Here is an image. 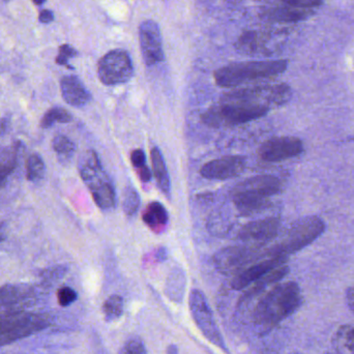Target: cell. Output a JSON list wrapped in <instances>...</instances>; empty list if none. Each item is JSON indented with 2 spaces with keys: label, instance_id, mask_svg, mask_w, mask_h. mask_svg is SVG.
<instances>
[{
  "label": "cell",
  "instance_id": "17",
  "mask_svg": "<svg viewBox=\"0 0 354 354\" xmlns=\"http://www.w3.org/2000/svg\"><path fill=\"white\" fill-rule=\"evenodd\" d=\"M287 260H288V257H285V256L263 258V259L255 262V263L252 264L249 268L234 276L232 282H231V286L235 290H243V289L248 288L250 285L259 280L264 274L272 272V270L279 268V266L286 264Z\"/></svg>",
  "mask_w": 354,
  "mask_h": 354
},
{
  "label": "cell",
  "instance_id": "27",
  "mask_svg": "<svg viewBox=\"0 0 354 354\" xmlns=\"http://www.w3.org/2000/svg\"><path fill=\"white\" fill-rule=\"evenodd\" d=\"M124 299L120 295H111L103 305L104 317L106 322H114L122 315Z\"/></svg>",
  "mask_w": 354,
  "mask_h": 354
},
{
  "label": "cell",
  "instance_id": "37",
  "mask_svg": "<svg viewBox=\"0 0 354 354\" xmlns=\"http://www.w3.org/2000/svg\"><path fill=\"white\" fill-rule=\"evenodd\" d=\"M137 174H138L139 178H140L143 183H149L151 179V176H153L147 166H145V167L140 168V169H137Z\"/></svg>",
  "mask_w": 354,
  "mask_h": 354
},
{
  "label": "cell",
  "instance_id": "36",
  "mask_svg": "<svg viewBox=\"0 0 354 354\" xmlns=\"http://www.w3.org/2000/svg\"><path fill=\"white\" fill-rule=\"evenodd\" d=\"M39 22L43 23V24H49L52 21L54 20V14L52 10H43L41 12H39Z\"/></svg>",
  "mask_w": 354,
  "mask_h": 354
},
{
  "label": "cell",
  "instance_id": "45",
  "mask_svg": "<svg viewBox=\"0 0 354 354\" xmlns=\"http://www.w3.org/2000/svg\"><path fill=\"white\" fill-rule=\"evenodd\" d=\"M324 354H330V353H324Z\"/></svg>",
  "mask_w": 354,
  "mask_h": 354
},
{
  "label": "cell",
  "instance_id": "32",
  "mask_svg": "<svg viewBox=\"0 0 354 354\" xmlns=\"http://www.w3.org/2000/svg\"><path fill=\"white\" fill-rule=\"evenodd\" d=\"M77 55V51L72 46L64 44L60 46L59 52H58L57 57H56V64L59 66H66L68 68H73L70 66V59L74 58Z\"/></svg>",
  "mask_w": 354,
  "mask_h": 354
},
{
  "label": "cell",
  "instance_id": "11",
  "mask_svg": "<svg viewBox=\"0 0 354 354\" xmlns=\"http://www.w3.org/2000/svg\"><path fill=\"white\" fill-rule=\"evenodd\" d=\"M282 189V183L278 177L258 176L250 177L237 183L232 191L231 198L237 199L270 200Z\"/></svg>",
  "mask_w": 354,
  "mask_h": 354
},
{
  "label": "cell",
  "instance_id": "21",
  "mask_svg": "<svg viewBox=\"0 0 354 354\" xmlns=\"http://www.w3.org/2000/svg\"><path fill=\"white\" fill-rule=\"evenodd\" d=\"M143 222L151 230L160 232L162 229L167 226L169 221V214L163 204L158 201H153L147 204L142 214Z\"/></svg>",
  "mask_w": 354,
  "mask_h": 354
},
{
  "label": "cell",
  "instance_id": "44",
  "mask_svg": "<svg viewBox=\"0 0 354 354\" xmlns=\"http://www.w3.org/2000/svg\"><path fill=\"white\" fill-rule=\"evenodd\" d=\"M290 354H301V353H290Z\"/></svg>",
  "mask_w": 354,
  "mask_h": 354
},
{
  "label": "cell",
  "instance_id": "19",
  "mask_svg": "<svg viewBox=\"0 0 354 354\" xmlns=\"http://www.w3.org/2000/svg\"><path fill=\"white\" fill-rule=\"evenodd\" d=\"M60 93L64 101L72 107H83L91 99V93L82 81L74 75L64 76L60 80Z\"/></svg>",
  "mask_w": 354,
  "mask_h": 354
},
{
  "label": "cell",
  "instance_id": "9",
  "mask_svg": "<svg viewBox=\"0 0 354 354\" xmlns=\"http://www.w3.org/2000/svg\"><path fill=\"white\" fill-rule=\"evenodd\" d=\"M134 75V66L128 52L114 49L108 52L97 64V77L105 85L128 82Z\"/></svg>",
  "mask_w": 354,
  "mask_h": 354
},
{
  "label": "cell",
  "instance_id": "25",
  "mask_svg": "<svg viewBox=\"0 0 354 354\" xmlns=\"http://www.w3.org/2000/svg\"><path fill=\"white\" fill-rule=\"evenodd\" d=\"M46 174V165L43 158L37 153L29 156L25 164V176L30 183H37L43 180Z\"/></svg>",
  "mask_w": 354,
  "mask_h": 354
},
{
  "label": "cell",
  "instance_id": "5",
  "mask_svg": "<svg viewBox=\"0 0 354 354\" xmlns=\"http://www.w3.org/2000/svg\"><path fill=\"white\" fill-rule=\"evenodd\" d=\"M291 97L292 91L286 83H264L229 91L222 95L221 102L250 104L270 109L285 105Z\"/></svg>",
  "mask_w": 354,
  "mask_h": 354
},
{
  "label": "cell",
  "instance_id": "43",
  "mask_svg": "<svg viewBox=\"0 0 354 354\" xmlns=\"http://www.w3.org/2000/svg\"><path fill=\"white\" fill-rule=\"evenodd\" d=\"M32 1L35 6H43V4L45 3L47 0H32Z\"/></svg>",
  "mask_w": 354,
  "mask_h": 354
},
{
  "label": "cell",
  "instance_id": "42",
  "mask_svg": "<svg viewBox=\"0 0 354 354\" xmlns=\"http://www.w3.org/2000/svg\"><path fill=\"white\" fill-rule=\"evenodd\" d=\"M6 122H4V120H0V134H2V133L6 131Z\"/></svg>",
  "mask_w": 354,
  "mask_h": 354
},
{
  "label": "cell",
  "instance_id": "29",
  "mask_svg": "<svg viewBox=\"0 0 354 354\" xmlns=\"http://www.w3.org/2000/svg\"><path fill=\"white\" fill-rule=\"evenodd\" d=\"M140 196L138 192L132 187H126L122 195V208L127 216H133L140 207Z\"/></svg>",
  "mask_w": 354,
  "mask_h": 354
},
{
  "label": "cell",
  "instance_id": "12",
  "mask_svg": "<svg viewBox=\"0 0 354 354\" xmlns=\"http://www.w3.org/2000/svg\"><path fill=\"white\" fill-rule=\"evenodd\" d=\"M305 151L304 142L297 137L280 136L262 143L258 156L264 162H281L299 157Z\"/></svg>",
  "mask_w": 354,
  "mask_h": 354
},
{
  "label": "cell",
  "instance_id": "15",
  "mask_svg": "<svg viewBox=\"0 0 354 354\" xmlns=\"http://www.w3.org/2000/svg\"><path fill=\"white\" fill-rule=\"evenodd\" d=\"M139 43L147 66H156L163 62L165 54L161 30L157 22L145 20L141 23L139 26Z\"/></svg>",
  "mask_w": 354,
  "mask_h": 354
},
{
  "label": "cell",
  "instance_id": "39",
  "mask_svg": "<svg viewBox=\"0 0 354 354\" xmlns=\"http://www.w3.org/2000/svg\"><path fill=\"white\" fill-rule=\"evenodd\" d=\"M157 256L158 259H159L160 261H164V260L167 258V252H166V250L164 249V248H160V249L158 250Z\"/></svg>",
  "mask_w": 354,
  "mask_h": 354
},
{
  "label": "cell",
  "instance_id": "2",
  "mask_svg": "<svg viewBox=\"0 0 354 354\" xmlns=\"http://www.w3.org/2000/svg\"><path fill=\"white\" fill-rule=\"evenodd\" d=\"M286 59L254 60L222 66L214 72V82L223 88H236L255 81L274 78L286 72Z\"/></svg>",
  "mask_w": 354,
  "mask_h": 354
},
{
  "label": "cell",
  "instance_id": "10",
  "mask_svg": "<svg viewBox=\"0 0 354 354\" xmlns=\"http://www.w3.org/2000/svg\"><path fill=\"white\" fill-rule=\"evenodd\" d=\"M189 304L195 324H197L204 337L218 348L227 351L224 339L216 326L214 316H212L209 306H208L203 293L197 289L192 290Z\"/></svg>",
  "mask_w": 354,
  "mask_h": 354
},
{
  "label": "cell",
  "instance_id": "33",
  "mask_svg": "<svg viewBox=\"0 0 354 354\" xmlns=\"http://www.w3.org/2000/svg\"><path fill=\"white\" fill-rule=\"evenodd\" d=\"M120 354H147V348L142 341L132 339L124 345Z\"/></svg>",
  "mask_w": 354,
  "mask_h": 354
},
{
  "label": "cell",
  "instance_id": "14",
  "mask_svg": "<svg viewBox=\"0 0 354 354\" xmlns=\"http://www.w3.org/2000/svg\"><path fill=\"white\" fill-rule=\"evenodd\" d=\"M281 229V220L276 216L252 221L239 230V239L245 245L264 248L277 239Z\"/></svg>",
  "mask_w": 354,
  "mask_h": 354
},
{
  "label": "cell",
  "instance_id": "34",
  "mask_svg": "<svg viewBox=\"0 0 354 354\" xmlns=\"http://www.w3.org/2000/svg\"><path fill=\"white\" fill-rule=\"evenodd\" d=\"M131 162L136 169H140L147 166V156H145V151L142 149L133 151L131 153Z\"/></svg>",
  "mask_w": 354,
  "mask_h": 354
},
{
  "label": "cell",
  "instance_id": "20",
  "mask_svg": "<svg viewBox=\"0 0 354 354\" xmlns=\"http://www.w3.org/2000/svg\"><path fill=\"white\" fill-rule=\"evenodd\" d=\"M32 297V289L26 285H6L0 287V309L17 307Z\"/></svg>",
  "mask_w": 354,
  "mask_h": 354
},
{
  "label": "cell",
  "instance_id": "6",
  "mask_svg": "<svg viewBox=\"0 0 354 354\" xmlns=\"http://www.w3.org/2000/svg\"><path fill=\"white\" fill-rule=\"evenodd\" d=\"M268 111V108L262 106L221 102L206 110L202 114L201 120L206 126L212 128H229L259 120Z\"/></svg>",
  "mask_w": 354,
  "mask_h": 354
},
{
  "label": "cell",
  "instance_id": "30",
  "mask_svg": "<svg viewBox=\"0 0 354 354\" xmlns=\"http://www.w3.org/2000/svg\"><path fill=\"white\" fill-rule=\"evenodd\" d=\"M264 6H286L293 8H317L324 0H256Z\"/></svg>",
  "mask_w": 354,
  "mask_h": 354
},
{
  "label": "cell",
  "instance_id": "22",
  "mask_svg": "<svg viewBox=\"0 0 354 354\" xmlns=\"http://www.w3.org/2000/svg\"><path fill=\"white\" fill-rule=\"evenodd\" d=\"M151 164H153V174L160 189L166 195L171 193V183H170L169 174L167 166L164 160L162 151L158 147H153L151 153Z\"/></svg>",
  "mask_w": 354,
  "mask_h": 354
},
{
  "label": "cell",
  "instance_id": "24",
  "mask_svg": "<svg viewBox=\"0 0 354 354\" xmlns=\"http://www.w3.org/2000/svg\"><path fill=\"white\" fill-rule=\"evenodd\" d=\"M52 147L60 163L66 164L73 159L76 153V145L64 135H56L52 140Z\"/></svg>",
  "mask_w": 354,
  "mask_h": 354
},
{
  "label": "cell",
  "instance_id": "1",
  "mask_svg": "<svg viewBox=\"0 0 354 354\" xmlns=\"http://www.w3.org/2000/svg\"><path fill=\"white\" fill-rule=\"evenodd\" d=\"M303 304L299 284L285 282L270 289L254 310V322L261 330H270L292 315Z\"/></svg>",
  "mask_w": 354,
  "mask_h": 354
},
{
  "label": "cell",
  "instance_id": "18",
  "mask_svg": "<svg viewBox=\"0 0 354 354\" xmlns=\"http://www.w3.org/2000/svg\"><path fill=\"white\" fill-rule=\"evenodd\" d=\"M315 15V8H293L286 6H266L259 16L274 24H297Z\"/></svg>",
  "mask_w": 354,
  "mask_h": 354
},
{
  "label": "cell",
  "instance_id": "3",
  "mask_svg": "<svg viewBox=\"0 0 354 354\" xmlns=\"http://www.w3.org/2000/svg\"><path fill=\"white\" fill-rule=\"evenodd\" d=\"M326 228V222L320 216H309L299 218L276 245L266 249V257H288L313 243L324 234Z\"/></svg>",
  "mask_w": 354,
  "mask_h": 354
},
{
  "label": "cell",
  "instance_id": "31",
  "mask_svg": "<svg viewBox=\"0 0 354 354\" xmlns=\"http://www.w3.org/2000/svg\"><path fill=\"white\" fill-rule=\"evenodd\" d=\"M56 295H57L58 304L64 308L72 305L78 299V295H77L76 291L68 286H64L58 289Z\"/></svg>",
  "mask_w": 354,
  "mask_h": 354
},
{
  "label": "cell",
  "instance_id": "7",
  "mask_svg": "<svg viewBox=\"0 0 354 354\" xmlns=\"http://www.w3.org/2000/svg\"><path fill=\"white\" fill-rule=\"evenodd\" d=\"M52 319L47 314L21 312L0 319V347L28 338L49 328Z\"/></svg>",
  "mask_w": 354,
  "mask_h": 354
},
{
  "label": "cell",
  "instance_id": "16",
  "mask_svg": "<svg viewBox=\"0 0 354 354\" xmlns=\"http://www.w3.org/2000/svg\"><path fill=\"white\" fill-rule=\"evenodd\" d=\"M247 160L243 156H227L204 164L200 174L212 180H226L241 176L245 171Z\"/></svg>",
  "mask_w": 354,
  "mask_h": 354
},
{
  "label": "cell",
  "instance_id": "8",
  "mask_svg": "<svg viewBox=\"0 0 354 354\" xmlns=\"http://www.w3.org/2000/svg\"><path fill=\"white\" fill-rule=\"evenodd\" d=\"M266 257L264 248L254 245H231L214 254L212 263L225 276H236L259 259Z\"/></svg>",
  "mask_w": 354,
  "mask_h": 354
},
{
  "label": "cell",
  "instance_id": "4",
  "mask_svg": "<svg viewBox=\"0 0 354 354\" xmlns=\"http://www.w3.org/2000/svg\"><path fill=\"white\" fill-rule=\"evenodd\" d=\"M78 170L95 204L101 209L113 208L116 204L115 189L95 151H86L80 158Z\"/></svg>",
  "mask_w": 354,
  "mask_h": 354
},
{
  "label": "cell",
  "instance_id": "23",
  "mask_svg": "<svg viewBox=\"0 0 354 354\" xmlns=\"http://www.w3.org/2000/svg\"><path fill=\"white\" fill-rule=\"evenodd\" d=\"M334 346L341 354H354V324H345L337 330Z\"/></svg>",
  "mask_w": 354,
  "mask_h": 354
},
{
  "label": "cell",
  "instance_id": "13",
  "mask_svg": "<svg viewBox=\"0 0 354 354\" xmlns=\"http://www.w3.org/2000/svg\"><path fill=\"white\" fill-rule=\"evenodd\" d=\"M277 33L274 31L248 30L235 43V50L247 56H272L276 53Z\"/></svg>",
  "mask_w": 354,
  "mask_h": 354
},
{
  "label": "cell",
  "instance_id": "28",
  "mask_svg": "<svg viewBox=\"0 0 354 354\" xmlns=\"http://www.w3.org/2000/svg\"><path fill=\"white\" fill-rule=\"evenodd\" d=\"M17 163H18L17 151L0 156V187H3L8 181V177L14 174Z\"/></svg>",
  "mask_w": 354,
  "mask_h": 354
},
{
  "label": "cell",
  "instance_id": "35",
  "mask_svg": "<svg viewBox=\"0 0 354 354\" xmlns=\"http://www.w3.org/2000/svg\"><path fill=\"white\" fill-rule=\"evenodd\" d=\"M24 311L23 308L19 307H12V308H6V309H0V319L1 318L8 317V316L15 315V314L21 313V312Z\"/></svg>",
  "mask_w": 354,
  "mask_h": 354
},
{
  "label": "cell",
  "instance_id": "26",
  "mask_svg": "<svg viewBox=\"0 0 354 354\" xmlns=\"http://www.w3.org/2000/svg\"><path fill=\"white\" fill-rule=\"evenodd\" d=\"M73 116L68 110L64 108L55 106L47 110L41 118L39 126L41 129H49L56 124H68L72 122Z\"/></svg>",
  "mask_w": 354,
  "mask_h": 354
},
{
  "label": "cell",
  "instance_id": "41",
  "mask_svg": "<svg viewBox=\"0 0 354 354\" xmlns=\"http://www.w3.org/2000/svg\"><path fill=\"white\" fill-rule=\"evenodd\" d=\"M167 353L168 354H178V351H177L176 346L171 345V346L168 347Z\"/></svg>",
  "mask_w": 354,
  "mask_h": 354
},
{
  "label": "cell",
  "instance_id": "40",
  "mask_svg": "<svg viewBox=\"0 0 354 354\" xmlns=\"http://www.w3.org/2000/svg\"><path fill=\"white\" fill-rule=\"evenodd\" d=\"M6 225L0 224V243L6 241Z\"/></svg>",
  "mask_w": 354,
  "mask_h": 354
},
{
  "label": "cell",
  "instance_id": "38",
  "mask_svg": "<svg viewBox=\"0 0 354 354\" xmlns=\"http://www.w3.org/2000/svg\"><path fill=\"white\" fill-rule=\"evenodd\" d=\"M346 304L348 309L353 312L354 315V286L348 288V290L346 291Z\"/></svg>",
  "mask_w": 354,
  "mask_h": 354
}]
</instances>
